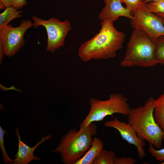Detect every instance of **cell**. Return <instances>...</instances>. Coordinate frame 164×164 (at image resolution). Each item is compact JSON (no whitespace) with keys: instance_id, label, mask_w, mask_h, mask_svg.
Returning <instances> with one entry per match:
<instances>
[{"instance_id":"5bb4252c","label":"cell","mask_w":164,"mask_h":164,"mask_svg":"<svg viewBox=\"0 0 164 164\" xmlns=\"http://www.w3.org/2000/svg\"><path fill=\"white\" fill-rule=\"evenodd\" d=\"M17 10L12 6L5 8L4 12L0 14V29L7 26L12 20L22 16L20 14L23 11Z\"/></svg>"},{"instance_id":"52a82bcc","label":"cell","mask_w":164,"mask_h":164,"mask_svg":"<svg viewBox=\"0 0 164 164\" xmlns=\"http://www.w3.org/2000/svg\"><path fill=\"white\" fill-rule=\"evenodd\" d=\"M32 18L34 28L42 26L46 30L48 35L46 51L53 53L56 50L64 46L65 38L72 29L70 23L68 20L61 21L54 17L45 20L36 16Z\"/></svg>"},{"instance_id":"ffe728a7","label":"cell","mask_w":164,"mask_h":164,"mask_svg":"<svg viewBox=\"0 0 164 164\" xmlns=\"http://www.w3.org/2000/svg\"><path fill=\"white\" fill-rule=\"evenodd\" d=\"M122 3H125L126 8L132 13L136 8L141 0H119Z\"/></svg>"},{"instance_id":"603a6c76","label":"cell","mask_w":164,"mask_h":164,"mask_svg":"<svg viewBox=\"0 0 164 164\" xmlns=\"http://www.w3.org/2000/svg\"><path fill=\"white\" fill-rule=\"evenodd\" d=\"M0 9L2 10L4 7L12 6V0H0Z\"/></svg>"},{"instance_id":"7c38bea8","label":"cell","mask_w":164,"mask_h":164,"mask_svg":"<svg viewBox=\"0 0 164 164\" xmlns=\"http://www.w3.org/2000/svg\"><path fill=\"white\" fill-rule=\"evenodd\" d=\"M103 147L104 144L101 140L95 137L90 148L75 164H92L103 149Z\"/></svg>"},{"instance_id":"3957f363","label":"cell","mask_w":164,"mask_h":164,"mask_svg":"<svg viewBox=\"0 0 164 164\" xmlns=\"http://www.w3.org/2000/svg\"><path fill=\"white\" fill-rule=\"evenodd\" d=\"M97 132L96 125L92 122L85 127L70 129L62 138L60 143L53 151L59 154L65 164H75L89 149L92 136Z\"/></svg>"},{"instance_id":"9c48e42d","label":"cell","mask_w":164,"mask_h":164,"mask_svg":"<svg viewBox=\"0 0 164 164\" xmlns=\"http://www.w3.org/2000/svg\"><path fill=\"white\" fill-rule=\"evenodd\" d=\"M104 125L106 127L112 128L117 130L123 139L136 147L139 159L142 160L145 158L146 153L144 148L146 143L138 137L134 129L130 124L114 118L106 121Z\"/></svg>"},{"instance_id":"6da1fadb","label":"cell","mask_w":164,"mask_h":164,"mask_svg":"<svg viewBox=\"0 0 164 164\" xmlns=\"http://www.w3.org/2000/svg\"><path fill=\"white\" fill-rule=\"evenodd\" d=\"M113 22L109 20L102 21L99 32L81 44L78 56L82 61L107 60L115 56L117 51L122 47L125 35L116 29Z\"/></svg>"},{"instance_id":"7a4b0ae2","label":"cell","mask_w":164,"mask_h":164,"mask_svg":"<svg viewBox=\"0 0 164 164\" xmlns=\"http://www.w3.org/2000/svg\"><path fill=\"white\" fill-rule=\"evenodd\" d=\"M155 99L150 97L143 105L131 109L127 116V123L134 129L142 140L156 148L162 146L164 132L156 123L154 116Z\"/></svg>"},{"instance_id":"9a60e30c","label":"cell","mask_w":164,"mask_h":164,"mask_svg":"<svg viewBox=\"0 0 164 164\" xmlns=\"http://www.w3.org/2000/svg\"><path fill=\"white\" fill-rule=\"evenodd\" d=\"M116 155L112 150L103 149L92 164H115Z\"/></svg>"},{"instance_id":"e0dca14e","label":"cell","mask_w":164,"mask_h":164,"mask_svg":"<svg viewBox=\"0 0 164 164\" xmlns=\"http://www.w3.org/2000/svg\"><path fill=\"white\" fill-rule=\"evenodd\" d=\"M146 5L149 10L153 13L164 14V0L150 2Z\"/></svg>"},{"instance_id":"8fae6325","label":"cell","mask_w":164,"mask_h":164,"mask_svg":"<svg viewBox=\"0 0 164 164\" xmlns=\"http://www.w3.org/2000/svg\"><path fill=\"white\" fill-rule=\"evenodd\" d=\"M16 134L19 140L18 150L15 156V159L11 163L13 164H27L33 160L39 161L40 158L35 156L33 154L35 150L39 145L46 140L50 139L52 137L50 134L43 137L36 145L33 147H30L21 140L17 128H16Z\"/></svg>"},{"instance_id":"4fadbf2b","label":"cell","mask_w":164,"mask_h":164,"mask_svg":"<svg viewBox=\"0 0 164 164\" xmlns=\"http://www.w3.org/2000/svg\"><path fill=\"white\" fill-rule=\"evenodd\" d=\"M154 116L156 123L164 132V93L155 100Z\"/></svg>"},{"instance_id":"7402d4cb","label":"cell","mask_w":164,"mask_h":164,"mask_svg":"<svg viewBox=\"0 0 164 164\" xmlns=\"http://www.w3.org/2000/svg\"><path fill=\"white\" fill-rule=\"evenodd\" d=\"M12 6L17 9L22 8L27 3L26 0H12Z\"/></svg>"},{"instance_id":"cb8c5ba5","label":"cell","mask_w":164,"mask_h":164,"mask_svg":"<svg viewBox=\"0 0 164 164\" xmlns=\"http://www.w3.org/2000/svg\"><path fill=\"white\" fill-rule=\"evenodd\" d=\"M5 54L4 51L2 44L0 41V64L2 63V59L3 58Z\"/></svg>"},{"instance_id":"ba28073f","label":"cell","mask_w":164,"mask_h":164,"mask_svg":"<svg viewBox=\"0 0 164 164\" xmlns=\"http://www.w3.org/2000/svg\"><path fill=\"white\" fill-rule=\"evenodd\" d=\"M33 26L29 20L22 21L16 27L8 25L0 29V41L2 44L5 54L10 57L15 54L25 43L24 36L27 30Z\"/></svg>"},{"instance_id":"ac0fdd59","label":"cell","mask_w":164,"mask_h":164,"mask_svg":"<svg viewBox=\"0 0 164 164\" xmlns=\"http://www.w3.org/2000/svg\"><path fill=\"white\" fill-rule=\"evenodd\" d=\"M7 133L6 131L4 130L0 126V146L2 152V155L3 160L6 164L11 163L14 161L10 159L8 156L5 150L4 145V135Z\"/></svg>"},{"instance_id":"4316f807","label":"cell","mask_w":164,"mask_h":164,"mask_svg":"<svg viewBox=\"0 0 164 164\" xmlns=\"http://www.w3.org/2000/svg\"><path fill=\"white\" fill-rule=\"evenodd\" d=\"M162 164H164V161L162 162L161 163Z\"/></svg>"},{"instance_id":"30bf717a","label":"cell","mask_w":164,"mask_h":164,"mask_svg":"<svg viewBox=\"0 0 164 164\" xmlns=\"http://www.w3.org/2000/svg\"><path fill=\"white\" fill-rule=\"evenodd\" d=\"M106 5L99 13L98 18L101 21L117 20L120 17H125L130 20L133 18L130 11L123 7L119 0H104Z\"/></svg>"},{"instance_id":"2e32d148","label":"cell","mask_w":164,"mask_h":164,"mask_svg":"<svg viewBox=\"0 0 164 164\" xmlns=\"http://www.w3.org/2000/svg\"><path fill=\"white\" fill-rule=\"evenodd\" d=\"M155 55L158 63L164 66V36L155 41Z\"/></svg>"},{"instance_id":"44dd1931","label":"cell","mask_w":164,"mask_h":164,"mask_svg":"<svg viewBox=\"0 0 164 164\" xmlns=\"http://www.w3.org/2000/svg\"><path fill=\"white\" fill-rule=\"evenodd\" d=\"M136 162V159L132 157H127L122 156L120 157H116L115 164H134Z\"/></svg>"},{"instance_id":"5b68a950","label":"cell","mask_w":164,"mask_h":164,"mask_svg":"<svg viewBox=\"0 0 164 164\" xmlns=\"http://www.w3.org/2000/svg\"><path fill=\"white\" fill-rule=\"evenodd\" d=\"M128 101L122 94L116 93L111 94L105 100L91 98L90 112L80 124V128L86 127L93 122L102 121L107 116L115 113L127 116L131 109Z\"/></svg>"},{"instance_id":"d4e9b609","label":"cell","mask_w":164,"mask_h":164,"mask_svg":"<svg viewBox=\"0 0 164 164\" xmlns=\"http://www.w3.org/2000/svg\"><path fill=\"white\" fill-rule=\"evenodd\" d=\"M156 15L159 17L164 25V14L159 13Z\"/></svg>"},{"instance_id":"8992f818","label":"cell","mask_w":164,"mask_h":164,"mask_svg":"<svg viewBox=\"0 0 164 164\" xmlns=\"http://www.w3.org/2000/svg\"><path fill=\"white\" fill-rule=\"evenodd\" d=\"M132 15L133 18L130 24L134 29L144 32L155 41L164 36V25L161 20L149 11L141 0Z\"/></svg>"},{"instance_id":"484cf974","label":"cell","mask_w":164,"mask_h":164,"mask_svg":"<svg viewBox=\"0 0 164 164\" xmlns=\"http://www.w3.org/2000/svg\"><path fill=\"white\" fill-rule=\"evenodd\" d=\"M159 0H141L144 3L146 4L148 3V2H153V1H159Z\"/></svg>"},{"instance_id":"d6986e66","label":"cell","mask_w":164,"mask_h":164,"mask_svg":"<svg viewBox=\"0 0 164 164\" xmlns=\"http://www.w3.org/2000/svg\"><path fill=\"white\" fill-rule=\"evenodd\" d=\"M150 153L158 161H164V148L159 150H156L153 147V145L149 144L148 149Z\"/></svg>"},{"instance_id":"277c9868","label":"cell","mask_w":164,"mask_h":164,"mask_svg":"<svg viewBox=\"0 0 164 164\" xmlns=\"http://www.w3.org/2000/svg\"><path fill=\"white\" fill-rule=\"evenodd\" d=\"M155 41L144 32L134 29L120 62L124 67H149L159 64L155 55Z\"/></svg>"}]
</instances>
